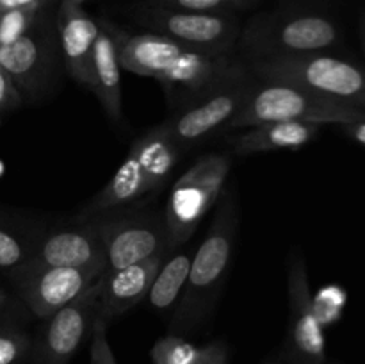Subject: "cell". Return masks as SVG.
Here are the masks:
<instances>
[{
	"mask_svg": "<svg viewBox=\"0 0 365 364\" xmlns=\"http://www.w3.org/2000/svg\"><path fill=\"white\" fill-rule=\"evenodd\" d=\"M110 29L121 68L182 89L185 103L250 75V68L235 63L230 54L192 49L157 32L128 34L114 24Z\"/></svg>",
	"mask_w": 365,
	"mask_h": 364,
	"instance_id": "6da1fadb",
	"label": "cell"
},
{
	"mask_svg": "<svg viewBox=\"0 0 365 364\" xmlns=\"http://www.w3.org/2000/svg\"><path fill=\"white\" fill-rule=\"evenodd\" d=\"M237 200L234 191H228L217 207L209 234L192 256L184 295L175 305L173 330H192L212 310L214 300L230 266L237 238Z\"/></svg>",
	"mask_w": 365,
	"mask_h": 364,
	"instance_id": "7a4b0ae2",
	"label": "cell"
},
{
	"mask_svg": "<svg viewBox=\"0 0 365 364\" xmlns=\"http://www.w3.org/2000/svg\"><path fill=\"white\" fill-rule=\"evenodd\" d=\"M365 120V111L328 98L287 82L259 79L255 91L241 113L228 123V131L252 128L271 121H305L316 125H348Z\"/></svg>",
	"mask_w": 365,
	"mask_h": 364,
	"instance_id": "3957f363",
	"label": "cell"
},
{
	"mask_svg": "<svg viewBox=\"0 0 365 364\" xmlns=\"http://www.w3.org/2000/svg\"><path fill=\"white\" fill-rule=\"evenodd\" d=\"M262 81L287 82L365 111V68L324 52L274 57L250 63Z\"/></svg>",
	"mask_w": 365,
	"mask_h": 364,
	"instance_id": "277c9868",
	"label": "cell"
},
{
	"mask_svg": "<svg viewBox=\"0 0 365 364\" xmlns=\"http://www.w3.org/2000/svg\"><path fill=\"white\" fill-rule=\"evenodd\" d=\"M335 21L314 13H271L252 18L239 36L250 61L324 52L339 43Z\"/></svg>",
	"mask_w": 365,
	"mask_h": 364,
	"instance_id": "5b68a950",
	"label": "cell"
},
{
	"mask_svg": "<svg viewBox=\"0 0 365 364\" xmlns=\"http://www.w3.org/2000/svg\"><path fill=\"white\" fill-rule=\"evenodd\" d=\"M230 157L225 153L203 156L178 178L170 191L164 221L170 248L182 245L221 196L230 171Z\"/></svg>",
	"mask_w": 365,
	"mask_h": 364,
	"instance_id": "8992f818",
	"label": "cell"
},
{
	"mask_svg": "<svg viewBox=\"0 0 365 364\" xmlns=\"http://www.w3.org/2000/svg\"><path fill=\"white\" fill-rule=\"evenodd\" d=\"M259 84V77L253 74L214 89L185 103L178 113L163 125L178 148L196 145L214 132L225 131L232 120L248 103L250 96Z\"/></svg>",
	"mask_w": 365,
	"mask_h": 364,
	"instance_id": "52a82bcc",
	"label": "cell"
},
{
	"mask_svg": "<svg viewBox=\"0 0 365 364\" xmlns=\"http://www.w3.org/2000/svg\"><path fill=\"white\" fill-rule=\"evenodd\" d=\"M138 20L157 34L212 54H230L241 36L239 21L228 13H200L148 4L139 9Z\"/></svg>",
	"mask_w": 365,
	"mask_h": 364,
	"instance_id": "ba28073f",
	"label": "cell"
},
{
	"mask_svg": "<svg viewBox=\"0 0 365 364\" xmlns=\"http://www.w3.org/2000/svg\"><path fill=\"white\" fill-rule=\"evenodd\" d=\"M289 328L284 357L289 364H324L327 339L317 318L310 291L309 271L302 252H294L289 263Z\"/></svg>",
	"mask_w": 365,
	"mask_h": 364,
	"instance_id": "9c48e42d",
	"label": "cell"
},
{
	"mask_svg": "<svg viewBox=\"0 0 365 364\" xmlns=\"http://www.w3.org/2000/svg\"><path fill=\"white\" fill-rule=\"evenodd\" d=\"M100 278L78 298L46 318L34 350V364H70L100 316Z\"/></svg>",
	"mask_w": 365,
	"mask_h": 364,
	"instance_id": "30bf717a",
	"label": "cell"
},
{
	"mask_svg": "<svg viewBox=\"0 0 365 364\" xmlns=\"http://www.w3.org/2000/svg\"><path fill=\"white\" fill-rule=\"evenodd\" d=\"M93 227L102 241L107 270H118L141 263L170 248L164 218H98Z\"/></svg>",
	"mask_w": 365,
	"mask_h": 364,
	"instance_id": "8fae6325",
	"label": "cell"
},
{
	"mask_svg": "<svg viewBox=\"0 0 365 364\" xmlns=\"http://www.w3.org/2000/svg\"><path fill=\"white\" fill-rule=\"evenodd\" d=\"M107 270L106 263L77 268H39L29 270L27 298L29 307L38 318H48L64 305L73 302L100 275Z\"/></svg>",
	"mask_w": 365,
	"mask_h": 364,
	"instance_id": "7c38bea8",
	"label": "cell"
},
{
	"mask_svg": "<svg viewBox=\"0 0 365 364\" xmlns=\"http://www.w3.org/2000/svg\"><path fill=\"white\" fill-rule=\"evenodd\" d=\"M163 263L164 253H159L130 266L103 271L100 278V316L110 321L143 302Z\"/></svg>",
	"mask_w": 365,
	"mask_h": 364,
	"instance_id": "4fadbf2b",
	"label": "cell"
},
{
	"mask_svg": "<svg viewBox=\"0 0 365 364\" xmlns=\"http://www.w3.org/2000/svg\"><path fill=\"white\" fill-rule=\"evenodd\" d=\"M56 25L68 74L78 84L89 88L93 49L100 32L98 20H93L78 4L61 0Z\"/></svg>",
	"mask_w": 365,
	"mask_h": 364,
	"instance_id": "5bb4252c",
	"label": "cell"
},
{
	"mask_svg": "<svg viewBox=\"0 0 365 364\" xmlns=\"http://www.w3.org/2000/svg\"><path fill=\"white\" fill-rule=\"evenodd\" d=\"M106 263L102 241L91 225L57 228L50 232L38 252L34 253L29 270L39 268H77Z\"/></svg>",
	"mask_w": 365,
	"mask_h": 364,
	"instance_id": "9a60e30c",
	"label": "cell"
},
{
	"mask_svg": "<svg viewBox=\"0 0 365 364\" xmlns=\"http://www.w3.org/2000/svg\"><path fill=\"white\" fill-rule=\"evenodd\" d=\"M100 32L95 41L91 57V82L89 89L102 103L109 120H121V64L118 57L116 39H114L110 21L98 20Z\"/></svg>",
	"mask_w": 365,
	"mask_h": 364,
	"instance_id": "2e32d148",
	"label": "cell"
},
{
	"mask_svg": "<svg viewBox=\"0 0 365 364\" xmlns=\"http://www.w3.org/2000/svg\"><path fill=\"white\" fill-rule=\"evenodd\" d=\"M319 134V125L305 121H271L252 127L232 139L234 152L239 156L271 152V150L299 148L309 145Z\"/></svg>",
	"mask_w": 365,
	"mask_h": 364,
	"instance_id": "e0dca14e",
	"label": "cell"
},
{
	"mask_svg": "<svg viewBox=\"0 0 365 364\" xmlns=\"http://www.w3.org/2000/svg\"><path fill=\"white\" fill-rule=\"evenodd\" d=\"M148 195L146 188L145 170L141 166L138 152L134 146H130L127 157L120 164L116 173L113 175L106 188L93 198V202L86 207L84 216H93V214H102L116 207L127 206V203L135 202Z\"/></svg>",
	"mask_w": 365,
	"mask_h": 364,
	"instance_id": "ac0fdd59",
	"label": "cell"
},
{
	"mask_svg": "<svg viewBox=\"0 0 365 364\" xmlns=\"http://www.w3.org/2000/svg\"><path fill=\"white\" fill-rule=\"evenodd\" d=\"M52 27L43 34L39 29L31 27L25 34L7 45H0V66L18 79H27L50 64L53 56Z\"/></svg>",
	"mask_w": 365,
	"mask_h": 364,
	"instance_id": "d6986e66",
	"label": "cell"
},
{
	"mask_svg": "<svg viewBox=\"0 0 365 364\" xmlns=\"http://www.w3.org/2000/svg\"><path fill=\"white\" fill-rule=\"evenodd\" d=\"M132 146L138 152L141 166L145 170L148 193L163 188L180 156V148L177 143L171 139L163 125H157L145 132L141 138L135 139Z\"/></svg>",
	"mask_w": 365,
	"mask_h": 364,
	"instance_id": "ffe728a7",
	"label": "cell"
},
{
	"mask_svg": "<svg viewBox=\"0 0 365 364\" xmlns=\"http://www.w3.org/2000/svg\"><path fill=\"white\" fill-rule=\"evenodd\" d=\"M192 256L189 252L177 253L170 261L163 263V266L157 271L153 284L148 291V302L159 313L175 309L178 300L184 295L185 284L191 270Z\"/></svg>",
	"mask_w": 365,
	"mask_h": 364,
	"instance_id": "44dd1931",
	"label": "cell"
},
{
	"mask_svg": "<svg viewBox=\"0 0 365 364\" xmlns=\"http://www.w3.org/2000/svg\"><path fill=\"white\" fill-rule=\"evenodd\" d=\"M200 346H195L182 335L170 334L157 339L150 350L153 364H192Z\"/></svg>",
	"mask_w": 365,
	"mask_h": 364,
	"instance_id": "7402d4cb",
	"label": "cell"
},
{
	"mask_svg": "<svg viewBox=\"0 0 365 364\" xmlns=\"http://www.w3.org/2000/svg\"><path fill=\"white\" fill-rule=\"evenodd\" d=\"M46 2L48 0H38L31 6L6 11V14L0 20V45H7V43L14 41L21 34H25L32 27V21L38 16L39 11L46 6Z\"/></svg>",
	"mask_w": 365,
	"mask_h": 364,
	"instance_id": "603a6c76",
	"label": "cell"
},
{
	"mask_svg": "<svg viewBox=\"0 0 365 364\" xmlns=\"http://www.w3.org/2000/svg\"><path fill=\"white\" fill-rule=\"evenodd\" d=\"M260 0H150V4L173 9L200 11V13H227L230 9L250 7Z\"/></svg>",
	"mask_w": 365,
	"mask_h": 364,
	"instance_id": "cb8c5ba5",
	"label": "cell"
},
{
	"mask_svg": "<svg viewBox=\"0 0 365 364\" xmlns=\"http://www.w3.org/2000/svg\"><path fill=\"white\" fill-rule=\"evenodd\" d=\"M107 323L109 321L98 316L91 328V348H89V364H118L110 343L107 339Z\"/></svg>",
	"mask_w": 365,
	"mask_h": 364,
	"instance_id": "d4e9b609",
	"label": "cell"
},
{
	"mask_svg": "<svg viewBox=\"0 0 365 364\" xmlns=\"http://www.w3.org/2000/svg\"><path fill=\"white\" fill-rule=\"evenodd\" d=\"M29 350L24 334H0V364H16Z\"/></svg>",
	"mask_w": 365,
	"mask_h": 364,
	"instance_id": "484cf974",
	"label": "cell"
},
{
	"mask_svg": "<svg viewBox=\"0 0 365 364\" xmlns=\"http://www.w3.org/2000/svg\"><path fill=\"white\" fill-rule=\"evenodd\" d=\"M25 248L18 238L0 228V268H13L24 261Z\"/></svg>",
	"mask_w": 365,
	"mask_h": 364,
	"instance_id": "4316f807",
	"label": "cell"
},
{
	"mask_svg": "<svg viewBox=\"0 0 365 364\" xmlns=\"http://www.w3.org/2000/svg\"><path fill=\"white\" fill-rule=\"evenodd\" d=\"M192 364H228V346L223 341H212L200 346Z\"/></svg>",
	"mask_w": 365,
	"mask_h": 364,
	"instance_id": "83f0119b",
	"label": "cell"
},
{
	"mask_svg": "<svg viewBox=\"0 0 365 364\" xmlns=\"http://www.w3.org/2000/svg\"><path fill=\"white\" fill-rule=\"evenodd\" d=\"M342 128H344V132L353 139V141H356L359 145L365 146V120L355 121V123L342 125Z\"/></svg>",
	"mask_w": 365,
	"mask_h": 364,
	"instance_id": "f1b7e54d",
	"label": "cell"
},
{
	"mask_svg": "<svg viewBox=\"0 0 365 364\" xmlns=\"http://www.w3.org/2000/svg\"><path fill=\"white\" fill-rule=\"evenodd\" d=\"M38 2V0H0V7L4 11H11V9H18V7H25L31 6V4Z\"/></svg>",
	"mask_w": 365,
	"mask_h": 364,
	"instance_id": "f546056e",
	"label": "cell"
},
{
	"mask_svg": "<svg viewBox=\"0 0 365 364\" xmlns=\"http://www.w3.org/2000/svg\"><path fill=\"white\" fill-rule=\"evenodd\" d=\"M7 93H9V88H7V81L4 77V74L0 71V103L7 98Z\"/></svg>",
	"mask_w": 365,
	"mask_h": 364,
	"instance_id": "4dcf8cb0",
	"label": "cell"
},
{
	"mask_svg": "<svg viewBox=\"0 0 365 364\" xmlns=\"http://www.w3.org/2000/svg\"><path fill=\"white\" fill-rule=\"evenodd\" d=\"M362 41H364V49H365V16L362 20Z\"/></svg>",
	"mask_w": 365,
	"mask_h": 364,
	"instance_id": "1f68e13d",
	"label": "cell"
},
{
	"mask_svg": "<svg viewBox=\"0 0 365 364\" xmlns=\"http://www.w3.org/2000/svg\"><path fill=\"white\" fill-rule=\"evenodd\" d=\"M68 2H71V4H78V6H82V4H84L86 0H68Z\"/></svg>",
	"mask_w": 365,
	"mask_h": 364,
	"instance_id": "d6a6232c",
	"label": "cell"
},
{
	"mask_svg": "<svg viewBox=\"0 0 365 364\" xmlns=\"http://www.w3.org/2000/svg\"><path fill=\"white\" fill-rule=\"evenodd\" d=\"M324 364H339V363H324Z\"/></svg>",
	"mask_w": 365,
	"mask_h": 364,
	"instance_id": "836d02e7",
	"label": "cell"
},
{
	"mask_svg": "<svg viewBox=\"0 0 365 364\" xmlns=\"http://www.w3.org/2000/svg\"><path fill=\"white\" fill-rule=\"evenodd\" d=\"M0 173H2V164H0Z\"/></svg>",
	"mask_w": 365,
	"mask_h": 364,
	"instance_id": "e575fe53",
	"label": "cell"
},
{
	"mask_svg": "<svg viewBox=\"0 0 365 364\" xmlns=\"http://www.w3.org/2000/svg\"><path fill=\"white\" fill-rule=\"evenodd\" d=\"M266 364H278V363H266Z\"/></svg>",
	"mask_w": 365,
	"mask_h": 364,
	"instance_id": "d590c367",
	"label": "cell"
}]
</instances>
